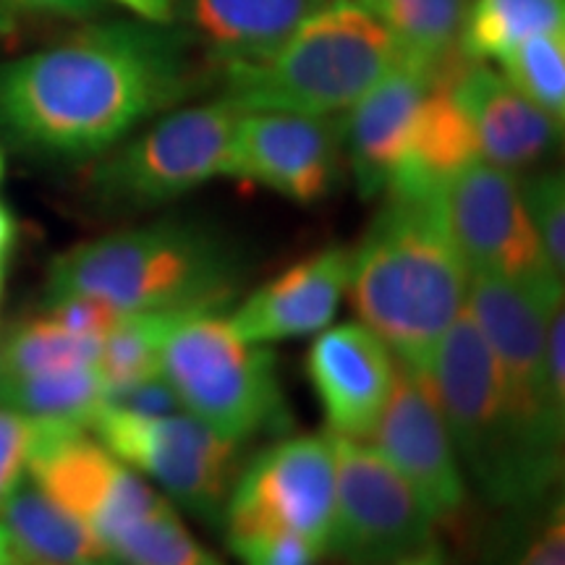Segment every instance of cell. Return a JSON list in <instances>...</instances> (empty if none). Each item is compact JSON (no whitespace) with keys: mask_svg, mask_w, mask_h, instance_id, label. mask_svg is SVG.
I'll return each instance as SVG.
<instances>
[{"mask_svg":"<svg viewBox=\"0 0 565 565\" xmlns=\"http://www.w3.org/2000/svg\"><path fill=\"white\" fill-rule=\"evenodd\" d=\"M0 338H3V335H0Z\"/></svg>","mask_w":565,"mask_h":565,"instance_id":"f6af8a7d","label":"cell"},{"mask_svg":"<svg viewBox=\"0 0 565 565\" xmlns=\"http://www.w3.org/2000/svg\"><path fill=\"white\" fill-rule=\"evenodd\" d=\"M370 440L412 484L437 526L461 519L469 484L424 372L398 362L391 398Z\"/></svg>","mask_w":565,"mask_h":565,"instance_id":"5bb4252c","label":"cell"},{"mask_svg":"<svg viewBox=\"0 0 565 565\" xmlns=\"http://www.w3.org/2000/svg\"><path fill=\"white\" fill-rule=\"evenodd\" d=\"M38 440V422L0 406V508L24 482Z\"/></svg>","mask_w":565,"mask_h":565,"instance_id":"1f68e13d","label":"cell"},{"mask_svg":"<svg viewBox=\"0 0 565 565\" xmlns=\"http://www.w3.org/2000/svg\"><path fill=\"white\" fill-rule=\"evenodd\" d=\"M469 270L445 225L440 194L387 196L356 249L349 288L359 320L395 362L424 372L466 307Z\"/></svg>","mask_w":565,"mask_h":565,"instance_id":"7a4b0ae2","label":"cell"},{"mask_svg":"<svg viewBox=\"0 0 565 565\" xmlns=\"http://www.w3.org/2000/svg\"><path fill=\"white\" fill-rule=\"evenodd\" d=\"M503 76L521 95L565 121V30L529 38L500 58Z\"/></svg>","mask_w":565,"mask_h":565,"instance_id":"f1b7e54d","label":"cell"},{"mask_svg":"<svg viewBox=\"0 0 565 565\" xmlns=\"http://www.w3.org/2000/svg\"><path fill=\"white\" fill-rule=\"evenodd\" d=\"M424 377L463 475L490 503L526 508L553 490L563 466L542 456L508 412L498 366L466 307L437 343Z\"/></svg>","mask_w":565,"mask_h":565,"instance_id":"5b68a950","label":"cell"},{"mask_svg":"<svg viewBox=\"0 0 565 565\" xmlns=\"http://www.w3.org/2000/svg\"><path fill=\"white\" fill-rule=\"evenodd\" d=\"M330 440L335 505L324 557L338 565H393L433 545L437 524L398 469L372 443Z\"/></svg>","mask_w":565,"mask_h":565,"instance_id":"30bf717a","label":"cell"},{"mask_svg":"<svg viewBox=\"0 0 565 565\" xmlns=\"http://www.w3.org/2000/svg\"><path fill=\"white\" fill-rule=\"evenodd\" d=\"M13 242H17V217H13V212L0 202V263L9 259Z\"/></svg>","mask_w":565,"mask_h":565,"instance_id":"74e56055","label":"cell"},{"mask_svg":"<svg viewBox=\"0 0 565 565\" xmlns=\"http://www.w3.org/2000/svg\"><path fill=\"white\" fill-rule=\"evenodd\" d=\"M519 565H565V515L561 503L547 515Z\"/></svg>","mask_w":565,"mask_h":565,"instance_id":"e575fe53","label":"cell"},{"mask_svg":"<svg viewBox=\"0 0 565 565\" xmlns=\"http://www.w3.org/2000/svg\"><path fill=\"white\" fill-rule=\"evenodd\" d=\"M404 61L385 24L356 0L315 9L267 58L221 68L223 100L244 113L333 116Z\"/></svg>","mask_w":565,"mask_h":565,"instance_id":"277c9868","label":"cell"},{"mask_svg":"<svg viewBox=\"0 0 565 565\" xmlns=\"http://www.w3.org/2000/svg\"><path fill=\"white\" fill-rule=\"evenodd\" d=\"M113 3L129 9L134 17L145 19L147 24L168 26L173 24L175 17H179L181 0H113Z\"/></svg>","mask_w":565,"mask_h":565,"instance_id":"8d00e7d4","label":"cell"},{"mask_svg":"<svg viewBox=\"0 0 565 565\" xmlns=\"http://www.w3.org/2000/svg\"><path fill=\"white\" fill-rule=\"evenodd\" d=\"M244 110L215 103L173 108L118 147L92 173V192L110 207L152 210L225 175Z\"/></svg>","mask_w":565,"mask_h":565,"instance_id":"52a82bcc","label":"cell"},{"mask_svg":"<svg viewBox=\"0 0 565 565\" xmlns=\"http://www.w3.org/2000/svg\"><path fill=\"white\" fill-rule=\"evenodd\" d=\"M335 505V454L330 435H296L267 445L242 463L225 500V536L286 532L328 555Z\"/></svg>","mask_w":565,"mask_h":565,"instance_id":"7c38bea8","label":"cell"},{"mask_svg":"<svg viewBox=\"0 0 565 565\" xmlns=\"http://www.w3.org/2000/svg\"><path fill=\"white\" fill-rule=\"evenodd\" d=\"M118 565H223L189 532L173 503L141 515L108 542Z\"/></svg>","mask_w":565,"mask_h":565,"instance_id":"4316f807","label":"cell"},{"mask_svg":"<svg viewBox=\"0 0 565 565\" xmlns=\"http://www.w3.org/2000/svg\"><path fill=\"white\" fill-rule=\"evenodd\" d=\"M393 565H448V561H445L443 547L437 545V542H433V545H427L424 550H419V553L408 555V557H404V561H398Z\"/></svg>","mask_w":565,"mask_h":565,"instance_id":"f35d334b","label":"cell"},{"mask_svg":"<svg viewBox=\"0 0 565 565\" xmlns=\"http://www.w3.org/2000/svg\"><path fill=\"white\" fill-rule=\"evenodd\" d=\"M26 471L53 503L100 536L105 547L141 515L171 503L79 424L38 422Z\"/></svg>","mask_w":565,"mask_h":565,"instance_id":"4fadbf2b","label":"cell"},{"mask_svg":"<svg viewBox=\"0 0 565 565\" xmlns=\"http://www.w3.org/2000/svg\"><path fill=\"white\" fill-rule=\"evenodd\" d=\"M0 524L9 529L26 565H118L100 536L53 503L32 479L0 508Z\"/></svg>","mask_w":565,"mask_h":565,"instance_id":"7402d4cb","label":"cell"},{"mask_svg":"<svg viewBox=\"0 0 565 565\" xmlns=\"http://www.w3.org/2000/svg\"><path fill=\"white\" fill-rule=\"evenodd\" d=\"M105 377L97 364L0 377V406L34 422L79 424L89 429L105 404Z\"/></svg>","mask_w":565,"mask_h":565,"instance_id":"cb8c5ba5","label":"cell"},{"mask_svg":"<svg viewBox=\"0 0 565 565\" xmlns=\"http://www.w3.org/2000/svg\"><path fill=\"white\" fill-rule=\"evenodd\" d=\"M385 24L404 61L461 74L469 58L461 53V30L469 0H356Z\"/></svg>","mask_w":565,"mask_h":565,"instance_id":"603a6c76","label":"cell"},{"mask_svg":"<svg viewBox=\"0 0 565 565\" xmlns=\"http://www.w3.org/2000/svg\"><path fill=\"white\" fill-rule=\"evenodd\" d=\"M341 158V129L330 116L242 113L225 175L259 183L296 204H315L333 194Z\"/></svg>","mask_w":565,"mask_h":565,"instance_id":"9a60e30c","label":"cell"},{"mask_svg":"<svg viewBox=\"0 0 565 565\" xmlns=\"http://www.w3.org/2000/svg\"><path fill=\"white\" fill-rule=\"evenodd\" d=\"M456 79H437L424 95L385 196L440 194L456 173L479 160L475 131L454 95Z\"/></svg>","mask_w":565,"mask_h":565,"instance_id":"44dd1931","label":"cell"},{"mask_svg":"<svg viewBox=\"0 0 565 565\" xmlns=\"http://www.w3.org/2000/svg\"><path fill=\"white\" fill-rule=\"evenodd\" d=\"M456 76L401 61L391 74L345 110L338 129L362 200H374L387 192L406 152L408 134L424 95L437 79H456Z\"/></svg>","mask_w":565,"mask_h":565,"instance_id":"e0dca14e","label":"cell"},{"mask_svg":"<svg viewBox=\"0 0 565 565\" xmlns=\"http://www.w3.org/2000/svg\"><path fill=\"white\" fill-rule=\"evenodd\" d=\"M3 278H6V263H0V296H3Z\"/></svg>","mask_w":565,"mask_h":565,"instance_id":"b9f144b4","label":"cell"},{"mask_svg":"<svg viewBox=\"0 0 565 565\" xmlns=\"http://www.w3.org/2000/svg\"><path fill=\"white\" fill-rule=\"evenodd\" d=\"M100 341L71 333L53 317L26 320L9 335L0 338V377L71 370V366L97 364Z\"/></svg>","mask_w":565,"mask_h":565,"instance_id":"484cf974","label":"cell"},{"mask_svg":"<svg viewBox=\"0 0 565 565\" xmlns=\"http://www.w3.org/2000/svg\"><path fill=\"white\" fill-rule=\"evenodd\" d=\"M0 565H26L24 557H21L19 547L13 545L9 529L0 524Z\"/></svg>","mask_w":565,"mask_h":565,"instance_id":"ab89813d","label":"cell"},{"mask_svg":"<svg viewBox=\"0 0 565 565\" xmlns=\"http://www.w3.org/2000/svg\"><path fill=\"white\" fill-rule=\"evenodd\" d=\"M189 34L89 24L58 45L0 61V134L21 150L87 160L202 92Z\"/></svg>","mask_w":565,"mask_h":565,"instance_id":"6da1fadb","label":"cell"},{"mask_svg":"<svg viewBox=\"0 0 565 565\" xmlns=\"http://www.w3.org/2000/svg\"><path fill=\"white\" fill-rule=\"evenodd\" d=\"M105 406L139 416H166L183 412L179 395L173 393L171 383L162 372L126 385L105 387Z\"/></svg>","mask_w":565,"mask_h":565,"instance_id":"d6a6232c","label":"cell"},{"mask_svg":"<svg viewBox=\"0 0 565 565\" xmlns=\"http://www.w3.org/2000/svg\"><path fill=\"white\" fill-rule=\"evenodd\" d=\"M242 291V263L217 233L186 221H154L61 252L45 299L92 296L126 315L221 312Z\"/></svg>","mask_w":565,"mask_h":565,"instance_id":"3957f363","label":"cell"},{"mask_svg":"<svg viewBox=\"0 0 565 565\" xmlns=\"http://www.w3.org/2000/svg\"><path fill=\"white\" fill-rule=\"evenodd\" d=\"M555 303L498 275L469 273L466 309L498 366L508 412L542 456L563 466L565 404L553 395L545 364V324Z\"/></svg>","mask_w":565,"mask_h":565,"instance_id":"9c48e42d","label":"cell"},{"mask_svg":"<svg viewBox=\"0 0 565 565\" xmlns=\"http://www.w3.org/2000/svg\"><path fill=\"white\" fill-rule=\"evenodd\" d=\"M349 270V246L315 252L246 296L228 322L244 341L259 345L320 333L341 309Z\"/></svg>","mask_w":565,"mask_h":565,"instance_id":"ac0fdd59","label":"cell"},{"mask_svg":"<svg viewBox=\"0 0 565 565\" xmlns=\"http://www.w3.org/2000/svg\"><path fill=\"white\" fill-rule=\"evenodd\" d=\"M3 173H6V158L3 152H0V181H3Z\"/></svg>","mask_w":565,"mask_h":565,"instance_id":"7bdbcfd3","label":"cell"},{"mask_svg":"<svg viewBox=\"0 0 565 565\" xmlns=\"http://www.w3.org/2000/svg\"><path fill=\"white\" fill-rule=\"evenodd\" d=\"M47 317L68 328L71 333H79L95 341H105V335L124 320L126 312L116 309L92 296H61V299L47 301Z\"/></svg>","mask_w":565,"mask_h":565,"instance_id":"836d02e7","label":"cell"},{"mask_svg":"<svg viewBox=\"0 0 565 565\" xmlns=\"http://www.w3.org/2000/svg\"><path fill=\"white\" fill-rule=\"evenodd\" d=\"M225 545L242 565H320L324 561L320 545L286 532L228 534Z\"/></svg>","mask_w":565,"mask_h":565,"instance_id":"4dcf8cb0","label":"cell"},{"mask_svg":"<svg viewBox=\"0 0 565 565\" xmlns=\"http://www.w3.org/2000/svg\"><path fill=\"white\" fill-rule=\"evenodd\" d=\"M317 3L324 6V3H335V0H317Z\"/></svg>","mask_w":565,"mask_h":565,"instance_id":"ee69618b","label":"cell"},{"mask_svg":"<svg viewBox=\"0 0 565 565\" xmlns=\"http://www.w3.org/2000/svg\"><path fill=\"white\" fill-rule=\"evenodd\" d=\"M89 433L118 461L158 484L173 505L196 519L221 521L242 469V445L212 433L186 412L139 416L105 404Z\"/></svg>","mask_w":565,"mask_h":565,"instance_id":"ba28073f","label":"cell"},{"mask_svg":"<svg viewBox=\"0 0 565 565\" xmlns=\"http://www.w3.org/2000/svg\"><path fill=\"white\" fill-rule=\"evenodd\" d=\"M440 207L466 270L498 275L542 301H563L565 280L542 257L511 171L475 160L440 189Z\"/></svg>","mask_w":565,"mask_h":565,"instance_id":"8fae6325","label":"cell"},{"mask_svg":"<svg viewBox=\"0 0 565 565\" xmlns=\"http://www.w3.org/2000/svg\"><path fill=\"white\" fill-rule=\"evenodd\" d=\"M454 95L475 131L479 158L503 171H524L545 160L563 134L561 121L484 63H469L458 74Z\"/></svg>","mask_w":565,"mask_h":565,"instance_id":"d6986e66","label":"cell"},{"mask_svg":"<svg viewBox=\"0 0 565 565\" xmlns=\"http://www.w3.org/2000/svg\"><path fill=\"white\" fill-rule=\"evenodd\" d=\"M565 30V0H469L461 53L471 63L503 58L529 38Z\"/></svg>","mask_w":565,"mask_h":565,"instance_id":"d4e9b609","label":"cell"},{"mask_svg":"<svg viewBox=\"0 0 565 565\" xmlns=\"http://www.w3.org/2000/svg\"><path fill=\"white\" fill-rule=\"evenodd\" d=\"M160 372L183 412L225 440L246 445L291 427L278 356L244 341L221 312L183 315L162 345Z\"/></svg>","mask_w":565,"mask_h":565,"instance_id":"8992f818","label":"cell"},{"mask_svg":"<svg viewBox=\"0 0 565 565\" xmlns=\"http://www.w3.org/2000/svg\"><path fill=\"white\" fill-rule=\"evenodd\" d=\"M11 17L17 13H53V17L87 19L100 9V0H0Z\"/></svg>","mask_w":565,"mask_h":565,"instance_id":"d590c367","label":"cell"},{"mask_svg":"<svg viewBox=\"0 0 565 565\" xmlns=\"http://www.w3.org/2000/svg\"><path fill=\"white\" fill-rule=\"evenodd\" d=\"M11 13L9 11H6L3 9V6H0V32H6V26H9L11 24Z\"/></svg>","mask_w":565,"mask_h":565,"instance_id":"60d3db41","label":"cell"},{"mask_svg":"<svg viewBox=\"0 0 565 565\" xmlns=\"http://www.w3.org/2000/svg\"><path fill=\"white\" fill-rule=\"evenodd\" d=\"M398 362L362 322L324 328L309 345L303 372L322 408L328 433L370 440L387 398Z\"/></svg>","mask_w":565,"mask_h":565,"instance_id":"2e32d148","label":"cell"},{"mask_svg":"<svg viewBox=\"0 0 565 565\" xmlns=\"http://www.w3.org/2000/svg\"><path fill=\"white\" fill-rule=\"evenodd\" d=\"M320 9L317 0H181L194 42L217 68L267 58Z\"/></svg>","mask_w":565,"mask_h":565,"instance_id":"ffe728a7","label":"cell"},{"mask_svg":"<svg viewBox=\"0 0 565 565\" xmlns=\"http://www.w3.org/2000/svg\"><path fill=\"white\" fill-rule=\"evenodd\" d=\"M183 315L137 312L126 315L100 343V366L105 385H126L160 372L162 345Z\"/></svg>","mask_w":565,"mask_h":565,"instance_id":"83f0119b","label":"cell"},{"mask_svg":"<svg viewBox=\"0 0 565 565\" xmlns=\"http://www.w3.org/2000/svg\"><path fill=\"white\" fill-rule=\"evenodd\" d=\"M529 223L542 257L557 278L565 280V179L563 173H534L519 181Z\"/></svg>","mask_w":565,"mask_h":565,"instance_id":"f546056e","label":"cell"}]
</instances>
